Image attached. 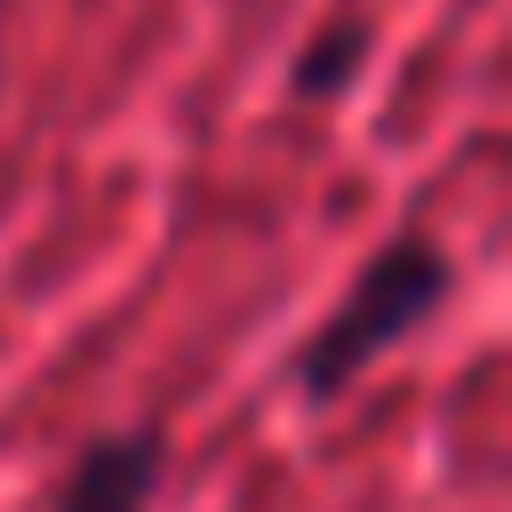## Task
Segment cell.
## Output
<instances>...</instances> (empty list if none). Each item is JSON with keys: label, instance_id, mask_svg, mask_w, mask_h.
Here are the masks:
<instances>
[{"label": "cell", "instance_id": "6da1fadb", "mask_svg": "<svg viewBox=\"0 0 512 512\" xmlns=\"http://www.w3.org/2000/svg\"><path fill=\"white\" fill-rule=\"evenodd\" d=\"M448 296V256H432L424 240H392V248H376L368 264H360V280H352V296L320 320V336L304 344V360H296V384L312 392V400H336L376 352H392L432 304Z\"/></svg>", "mask_w": 512, "mask_h": 512}, {"label": "cell", "instance_id": "7a4b0ae2", "mask_svg": "<svg viewBox=\"0 0 512 512\" xmlns=\"http://www.w3.org/2000/svg\"><path fill=\"white\" fill-rule=\"evenodd\" d=\"M152 488H160V440L152 432H112L72 464L56 512H144Z\"/></svg>", "mask_w": 512, "mask_h": 512}, {"label": "cell", "instance_id": "3957f363", "mask_svg": "<svg viewBox=\"0 0 512 512\" xmlns=\"http://www.w3.org/2000/svg\"><path fill=\"white\" fill-rule=\"evenodd\" d=\"M360 64H368V24H360V16H336L320 40H304V56H296V96H336V88H352Z\"/></svg>", "mask_w": 512, "mask_h": 512}]
</instances>
